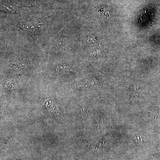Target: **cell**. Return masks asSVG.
<instances>
[{
	"label": "cell",
	"mask_w": 160,
	"mask_h": 160,
	"mask_svg": "<svg viewBox=\"0 0 160 160\" xmlns=\"http://www.w3.org/2000/svg\"><path fill=\"white\" fill-rule=\"evenodd\" d=\"M28 60L25 59H18L12 62L9 65V68L12 69H20L27 66Z\"/></svg>",
	"instance_id": "7a4b0ae2"
},
{
	"label": "cell",
	"mask_w": 160,
	"mask_h": 160,
	"mask_svg": "<svg viewBox=\"0 0 160 160\" xmlns=\"http://www.w3.org/2000/svg\"><path fill=\"white\" fill-rule=\"evenodd\" d=\"M155 155L158 158H160V152L159 153H158V154Z\"/></svg>",
	"instance_id": "52a82bcc"
},
{
	"label": "cell",
	"mask_w": 160,
	"mask_h": 160,
	"mask_svg": "<svg viewBox=\"0 0 160 160\" xmlns=\"http://www.w3.org/2000/svg\"><path fill=\"white\" fill-rule=\"evenodd\" d=\"M21 6L13 3H6L2 5V9L6 12H15L19 10Z\"/></svg>",
	"instance_id": "3957f363"
},
{
	"label": "cell",
	"mask_w": 160,
	"mask_h": 160,
	"mask_svg": "<svg viewBox=\"0 0 160 160\" xmlns=\"http://www.w3.org/2000/svg\"><path fill=\"white\" fill-rule=\"evenodd\" d=\"M72 71V69L69 66H58L55 69V71L58 72H68Z\"/></svg>",
	"instance_id": "5b68a950"
},
{
	"label": "cell",
	"mask_w": 160,
	"mask_h": 160,
	"mask_svg": "<svg viewBox=\"0 0 160 160\" xmlns=\"http://www.w3.org/2000/svg\"><path fill=\"white\" fill-rule=\"evenodd\" d=\"M86 43L88 46H93L97 45L98 41L94 36L90 35L86 38Z\"/></svg>",
	"instance_id": "277c9868"
},
{
	"label": "cell",
	"mask_w": 160,
	"mask_h": 160,
	"mask_svg": "<svg viewBox=\"0 0 160 160\" xmlns=\"http://www.w3.org/2000/svg\"><path fill=\"white\" fill-rule=\"evenodd\" d=\"M45 25V22L42 21L38 22H28L21 24L18 26V29L21 31L28 34H34L36 32Z\"/></svg>",
	"instance_id": "6da1fadb"
},
{
	"label": "cell",
	"mask_w": 160,
	"mask_h": 160,
	"mask_svg": "<svg viewBox=\"0 0 160 160\" xmlns=\"http://www.w3.org/2000/svg\"><path fill=\"white\" fill-rule=\"evenodd\" d=\"M133 141H134L136 143H140L141 142H142L143 141V138L142 136H135L133 138Z\"/></svg>",
	"instance_id": "8992f818"
}]
</instances>
